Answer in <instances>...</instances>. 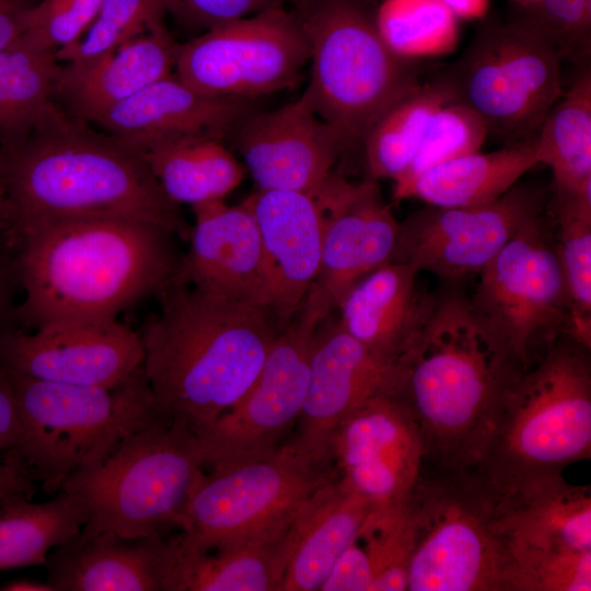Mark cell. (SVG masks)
<instances>
[{
  "mask_svg": "<svg viewBox=\"0 0 591 591\" xmlns=\"http://www.w3.org/2000/svg\"><path fill=\"white\" fill-rule=\"evenodd\" d=\"M8 237L24 293L16 327L28 331L117 320L174 281L183 256L175 234L131 219L59 221Z\"/></svg>",
  "mask_w": 591,
  "mask_h": 591,
  "instance_id": "obj_1",
  "label": "cell"
},
{
  "mask_svg": "<svg viewBox=\"0 0 591 591\" xmlns=\"http://www.w3.org/2000/svg\"><path fill=\"white\" fill-rule=\"evenodd\" d=\"M0 169L9 236L53 222L119 218L189 237L192 227L142 153L57 103L26 138L0 147Z\"/></svg>",
  "mask_w": 591,
  "mask_h": 591,
  "instance_id": "obj_2",
  "label": "cell"
},
{
  "mask_svg": "<svg viewBox=\"0 0 591 591\" xmlns=\"http://www.w3.org/2000/svg\"><path fill=\"white\" fill-rule=\"evenodd\" d=\"M140 331L160 415L196 438L247 392L280 326L265 309L172 281Z\"/></svg>",
  "mask_w": 591,
  "mask_h": 591,
  "instance_id": "obj_3",
  "label": "cell"
},
{
  "mask_svg": "<svg viewBox=\"0 0 591 591\" xmlns=\"http://www.w3.org/2000/svg\"><path fill=\"white\" fill-rule=\"evenodd\" d=\"M396 396L412 415L424 463L473 471L510 386L526 371L460 286L436 292L425 329L403 362Z\"/></svg>",
  "mask_w": 591,
  "mask_h": 591,
  "instance_id": "obj_4",
  "label": "cell"
},
{
  "mask_svg": "<svg viewBox=\"0 0 591 591\" xmlns=\"http://www.w3.org/2000/svg\"><path fill=\"white\" fill-rule=\"evenodd\" d=\"M590 455V347L561 334L507 391L474 472L498 496Z\"/></svg>",
  "mask_w": 591,
  "mask_h": 591,
  "instance_id": "obj_5",
  "label": "cell"
},
{
  "mask_svg": "<svg viewBox=\"0 0 591 591\" xmlns=\"http://www.w3.org/2000/svg\"><path fill=\"white\" fill-rule=\"evenodd\" d=\"M13 392L20 421L18 444L3 463L21 470L48 494L78 470L104 459L126 436L158 421L143 366L108 386H85L0 371Z\"/></svg>",
  "mask_w": 591,
  "mask_h": 591,
  "instance_id": "obj_6",
  "label": "cell"
},
{
  "mask_svg": "<svg viewBox=\"0 0 591 591\" xmlns=\"http://www.w3.org/2000/svg\"><path fill=\"white\" fill-rule=\"evenodd\" d=\"M379 0H289L310 46L301 97L338 136L361 144L394 103L421 84L410 60L395 55L375 23Z\"/></svg>",
  "mask_w": 591,
  "mask_h": 591,
  "instance_id": "obj_7",
  "label": "cell"
},
{
  "mask_svg": "<svg viewBox=\"0 0 591 591\" xmlns=\"http://www.w3.org/2000/svg\"><path fill=\"white\" fill-rule=\"evenodd\" d=\"M204 468L198 439L179 426L158 421L126 436L96 464L71 474L60 490L83 505L88 519L82 532L167 535L179 531Z\"/></svg>",
  "mask_w": 591,
  "mask_h": 591,
  "instance_id": "obj_8",
  "label": "cell"
},
{
  "mask_svg": "<svg viewBox=\"0 0 591 591\" xmlns=\"http://www.w3.org/2000/svg\"><path fill=\"white\" fill-rule=\"evenodd\" d=\"M405 507L412 543L407 591H500L496 495L474 471L421 475Z\"/></svg>",
  "mask_w": 591,
  "mask_h": 591,
  "instance_id": "obj_9",
  "label": "cell"
},
{
  "mask_svg": "<svg viewBox=\"0 0 591 591\" xmlns=\"http://www.w3.org/2000/svg\"><path fill=\"white\" fill-rule=\"evenodd\" d=\"M337 476L289 438L273 454L204 471L193 488L177 533L185 552H207L287 529L303 502Z\"/></svg>",
  "mask_w": 591,
  "mask_h": 591,
  "instance_id": "obj_10",
  "label": "cell"
},
{
  "mask_svg": "<svg viewBox=\"0 0 591 591\" xmlns=\"http://www.w3.org/2000/svg\"><path fill=\"white\" fill-rule=\"evenodd\" d=\"M560 58L525 18L479 28L441 79L453 102L478 114L507 143L537 134L563 94Z\"/></svg>",
  "mask_w": 591,
  "mask_h": 591,
  "instance_id": "obj_11",
  "label": "cell"
},
{
  "mask_svg": "<svg viewBox=\"0 0 591 591\" xmlns=\"http://www.w3.org/2000/svg\"><path fill=\"white\" fill-rule=\"evenodd\" d=\"M325 318L306 297L280 329L247 392L198 439L204 466L218 468L266 457L290 437L306 395L310 357Z\"/></svg>",
  "mask_w": 591,
  "mask_h": 591,
  "instance_id": "obj_12",
  "label": "cell"
},
{
  "mask_svg": "<svg viewBox=\"0 0 591 591\" xmlns=\"http://www.w3.org/2000/svg\"><path fill=\"white\" fill-rule=\"evenodd\" d=\"M309 61L306 36L281 5L178 45L174 73L207 96L254 100L294 85Z\"/></svg>",
  "mask_w": 591,
  "mask_h": 591,
  "instance_id": "obj_13",
  "label": "cell"
},
{
  "mask_svg": "<svg viewBox=\"0 0 591 591\" xmlns=\"http://www.w3.org/2000/svg\"><path fill=\"white\" fill-rule=\"evenodd\" d=\"M472 303L528 370L532 351L570 321L555 240L541 216L523 227L482 269Z\"/></svg>",
  "mask_w": 591,
  "mask_h": 591,
  "instance_id": "obj_14",
  "label": "cell"
},
{
  "mask_svg": "<svg viewBox=\"0 0 591 591\" xmlns=\"http://www.w3.org/2000/svg\"><path fill=\"white\" fill-rule=\"evenodd\" d=\"M543 189L514 185L497 199L466 207L428 205L399 222L395 260L461 286L482 269L526 224L543 216Z\"/></svg>",
  "mask_w": 591,
  "mask_h": 591,
  "instance_id": "obj_15",
  "label": "cell"
},
{
  "mask_svg": "<svg viewBox=\"0 0 591 591\" xmlns=\"http://www.w3.org/2000/svg\"><path fill=\"white\" fill-rule=\"evenodd\" d=\"M328 453L338 477L373 510L403 505L422 475L421 437L396 394L372 397L347 415Z\"/></svg>",
  "mask_w": 591,
  "mask_h": 591,
  "instance_id": "obj_16",
  "label": "cell"
},
{
  "mask_svg": "<svg viewBox=\"0 0 591 591\" xmlns=\"http://www.w3.org/2000/svg\"><path fill=\"white\" fill-rule=\"evenodd\" d=\"M315 198L323 209L322 253L308 296L328 316L358 281L395 260L399 222L371 177L351 183L334 172Z\"/></svg>",
  "mask_w": 591,
  "mask_h": 591,
  "instance_id": "obj_17",
  "label": "cell"
},
{
  "mask_svg": "<svg viewBox=\"0 0 591 591\" xmlns=\"http://www.w3.org/2000/svg\"><path fill=\"white\" fill-rule=\"evenodd\" d=\"M404 367L350 336L331 315L317 326L303 407L290 439L312 459L332 463L328 448L340 421L366 401L396 394Z\"/></svg>",
  "mask_w": 591,
  "mask_h": 591,
  "instance_id": "obj_18",
  "label": "cell"
},
{
  "mask_svg": "<svg viewBox=\"0 0 591 591\" xmlns=\"http://www.w3.org/2000/svg\"><path fill=\"white\" fill-rule=\"evenodd\" d=\"M140 332L117 320L0 333V371L85 386L121 382L143 366Z\"/></svg>",
  "mask_w": 591,
  "mask_h": 591,
  "instance_id": "obj_19",
  "label": "cell"
},
{
  "mask_svg": "<svg viewBox=\"0 0 591 591\" xmlns=\"http://www.w3.org/2000/svg\"><path fill=\"white\" fill-rule=\"evenodd\" d=\"M257 190L317 196L344 147L336 132L300 96L271 111L250 114L228 137Z\"/></svg>",
  "mask_w": 591,
  "mask_h": 591,
  "instance_id": "obj_20",
  "label": "cell"
},
{
  "mask_svg": "<svg viewBox=\"0 0 591 591\" xmlns=\"http://www.w3.org/2000/svg\"><path fill=\"white\" fill-rule=\"evenodd\" d=\"M193 211L189 248L175 280L269 312L262 239L247 205L213 200L193 206Z\"/></svg>",
  "mask_w": 591,
  "mask_h": 591,
  "instance_id": "obj_21",
  "label": "cell"
},
{
  "mask_svg": "<svg viewBox=\"0 0 591 591\" xmlns=\"http://www.w3.org/2000/svg\"><path fill=\"white\" fill-rule=\"evenodd\" d=\"M244 202L262 239L269 312L283 328L302 308L318 273L323 209L314 196L292 190H257Z\"/></svg>",
  "mask_w": 591,
  "mask_h": 591,
  "instance_id": "obj_22",
  "label": "cell"
},
{
  "mask_svg": "<svg viewBox=\"0 0 591 591\" xmlns=\"http://www.w3.org/2000/svg\"><path fill=\"white\" fill-rule=\"evenodd\" d=\"M177 533L129 537L80 530L47 555L54 591H166Z\"/></svg>",
  "mask_w": 591,
  "mask_h": 591,
  "instance_id": "obj_23",
  "label": "cell"
},
{
  "mask_svg": "<svg viewBox=\"0 0 591 591\" xmlns=\"http://www.w3.org/2000/svg\"><path fill=\"white\" fill-rule=\"evenodd\" d=\"M255 111L253 100L204 95L172 72L115 105L93 124L142 152L151 144L181 137L225 140Z\"/></svg>",
  "mask_w": 591,
  "mask_h": 591,
  "instance_id": "obj_24",
  "label": "cell"
},
{
  "mask_svg": "<svg viewBox=\"0 0 591 591\" xmlns=\"http://www.w3.org/2000/svg\"><path fill=\"white\" fill-rule=\"evenodd\" d=\"M417 268L393 260L358 281L337 311L340 326L374 354L403 366L431 314L436 292L418 288Z\"/></svg>",
  "mask_w": 591,
  "mask_h": 591,
  "instance_id": "obj_25",
  "label": "cell"
},
{
  "mask_svg": "<svg viewBox=\"0 0 591 591\" xmlns=\"http://www.w3.org/2000/svg\"><path fill=\"white\" fill-rule=\"evenodd\" d=\"M178 45L160 24L97 59L61 63L55 102L93 124L102 114L174 72Z\"/></svg>",
  "mask_w": 591,
  "mask_h": 591,
  "instance_id": "obj_26",
  "label": "cell"
},
{
  "mask_svg": "<svg viewBox=\"0 0 591 591\" xmlns=\"http://www.w3.org/2000/svg\"><path fill=\"white\" fill-rule=\"evenodd\" d=\"M496 520L503 548L591 552L590 485L561 473L530 478L496 496Z\"/></svg>",
  "mask_w": 591,
  "mask_h": 591,
  "instance_id": "obj_27",
  "label": "cell"
},
{
  "mask_svg": "<svg viewBox=\"0 0 591 591\" xmlns=\"http://www.w3.org/2000/svg\"><path fill=\"white\" fill-rule=\"evenodd\" d=\"M372 510L338 475L318 487L290 525V554L279 591H320Z\"/></svg>",
  "mask_w": 591,
  "mask_h": 591,
  "instance_id": "obj_28",
  "label": "cell"
},
{
  "mask_svg": "<svg viewBox=\"0 0 591 591\" xmlns=\"http://www.w3.org/2000/svg\"><path fill=\"white\" fill-rule=\"evenodd\" d=\"M538 163L536 135L493 152H472L420 174L398 200L418 198L436 207H466L497 199Z\"/></svg>",
  "mask_w": 591,
  "mask_h": 591,
  "instance_id": "obj_29",
  "label": "cell"
},
{
  "mask_svg": "<svg viewBox=\"0 0 591 591\" xmlns=\"http://www.w3.org/2000/svg\"><path fill=\"white\" fill-rule=\"evenodd\" d=\"M290 525L268 536L207 552H185L177 540L166 591H279L290 554Z\"/></svg>",
  "mask_w": 591,
  "mask_h": 591,
  "instance_id": "obj_30",
  "label": "cell"
},
{
  "mask_svg": "<svg viewBox=\"0 0 591 591\" xmlns=\"http://www.w3.org/2000/svg\"><path fill=\"white\" fill-rule=\"evenodd\" d=\"M142 155L164 194L177 206L224 200L244 178L225 140L211 136L167 139Z\"/></svg>",
  "mask_w": 591,
  "mask_h": 591,
  "instance_id": "obj_31",
  "label": "cell"
},
{
  "mask_svg": "<svg viewBox=\"0 0 591 591\" xmlns=\"http://www.w3.org/2000/svg\"><path fill=\"white\" fill-rule=\"evenodd\" d=\"M14 494L0 500V571L39 566L55 547L76 535L88 515L81 501L67 491L44 502Z\"/></svg>",
  "mask_w": 591,
  "mask_h": 591,
  "instance_id": "obj_32",
  "label": "cell"
},
{
  "mask_svg": "<svg viewBox=\"0 0 591 591\" xmlns=\"http://www.w3.org/2000/svg\"><path fill=\"white\" fill-rule=\"evenodd\" d=\"M61 62L23 35L0 50V147L26 138L56 106Z\"/></svg>",
  "mask_w": 591,
  "mask_h": 591,
  "instance_id": "obj_33",
  "label": "cell"
},
{
  "mask_svg": "<svg viewBox=\"0 0 591 591\" xmlns=\"http://www.w3.org/2000/svg\"><path fill=\"white\" fill-rule=\"evenodd\" d=\"M538 163L552 170L557 195L591 182V71L583 66L536 134Z\"/></svg>",
  "mask_w": 591,
  "mask_h": 591,
  "instance_id": "obj_34",
  "label": "cell"
},
{
  "mask_svg": "<svg viewBox=\"0 0 591 591\" xmlns=\"http://www.w3.org/2000/svg\"><path fill=\"white\" fill-rule=\"evenodd\" d=\"M453 102L441 79L420 85L386 109L362 140L369 177L396 179L414 159L431 115Z\"/></svg>",
  "mask_w": 591,
  "mask_h": 591,
  "instance_id": "obj_35",
  "label": "cell"
},
{
  "mask_svg": "<svg viewBox=\"0 0 591 591\" xmlns=\"http://www.w3.org/2000/svg\"><path fill=\"white\" fill-rule=\"evenodd\" d=\"M556 243L568 301L569 335L591 348V182L557 195Z\"/></svg>",
  "mask_w": 591,
  "mask_h": 591,
  "instance_id": "obj_36",
  "label": "cell"
},
{
  "mask_svg": "<svg viewBox=\"0 0 591 591\" xmlns=\"http://www.w3.org/2000/svg\"><path fill=\"white\" fill-rule=\"evenodd\" d=\"M375 23L385 45L408 60L449 53L457 42L456 16L440 0H379Z\"/></svg>",
  "mask_w": 591,
  "mask_h": 591,
  "instance_id": "obj_37",
  "label": "cell"
},
{
  "mask_svg": "<svg viewBox=\"0 0 591 591\" xmlns=\"http://www.w3.org/2000/svg\"><path fill=\"white\" fill-rule=\"evenodd\" d=\"M488 134L484 119L470 107L456 102L439 107L431 115L410 164L394 179V199L398 200L427 170L478 151Z\"/></svg>",
  "mask_w": 591,
  "mask_h": 591,
  "instance_id": "obj_38",
  "label": "cell"
},
{
  "mask_svg": "<svg viewBox=\"0 0 591 591\" xmlns=\"http://www.w3.org/2000/svg\"><path fill=\"white\" fill-rule=\"evenodd\" d=\"M163 0H103L80 39L55 51L60 62H83L107 55L132 38L164 24Z\"/></svg>",
  "mask_w": 591,
  "mask_h": 591,
  "instance_id": "obj_39",
  "label": "cell"
},
{
  "mask_svg": "<svg viewBox=\"0 0 591 591\" xmlns=\"http://www.w3.org/2000/svg\"><path fill=\"white\" fill-rule=\"evenodd\" d=\"M591 552L505 548L500 591H590Z\"/></svg>",
  "mask_w": 591,
  "mask_h": 591,
  "instance_id": "obj_40",
  "label": "cell"
},
{
  "mask_svg": "<svg viewBox=\"0 0 591 591\" xmlns=\"http://www.w3.org/2000/svg\"><path fill=\"white\" fill-rule=\"evenodd\" d=\"M357 540L371 567V591H407L412 543L405 502L372 510L357 533Z\"/></svg>",
  "mask_w": 591,
  "mask_h": 591,
  "instance_id": "obj_41",
  "label": "cell"
},
{
  "mask_svg": "<svg viewBox=\"0 0 591 591\" xmlns=\"http://www.w3.org/2000/svg\"><path fill=\"white\" fill-rule=\"evenodd\" d=\"M560 59L586 66L591 50V0H540L523 10Z\"/></svg>",
  "mask_w": 591,
  "mask_h": 591,
  "instance_id": "obj_42",
  "label": "cell"
},
{
  "mask_svg": "<svg viewBox=\"0 0 591 591\" xmlns=\"http://www.w3.org/2000/svg\"><path fill=\"white\" fill-rule=\"evenodd\" d=\"M103 0H40L25 14L23 36L33 44L57 50L82 37Z\"/></svg>",
  "mask_w": 591,
  "mask_h": 591,
  "instance_id": "obj_43",
  "label": "cell"
},
{
  "mask_svg": "<svg viewBox=\"0 0 591 591\" xmlns=\"http://www.w3.org/2000/svg\"><path fill=\"white\" fill-rule=\"evenodd\" d=\"M171 13L187 26L204 31L253 15L289 0H163Z\"/></svg>",
  "mask_w": 591,
  "mask_h": 591,
  "instance_id": "obj_44",
  "label": "cell"
},
{
  "mask_svg": "<svg viewBox=\"0 0 591 591\" xmlns=\"http://www.w3.org/2000/svg\"><path fill=\"white\" fill-rule=\"evenodd\" d=\"M373 576L357 535L336 560L320 591H371Z\"/></svg>",
  "mask_w": 591,
  "mask_h": 591,
  "instance_id": "obj_45",
  "label": "cell"
},
{
  "mask_svg": "<svg viewBox=\"0 0 591 591\" xmlns=\"http://www.w3.org/2000/svg\"><path fill=\"white\" fill-rule=\"evenodd\" d=\"M22 290L16 255L3 229H0V333L16 327V293Z\"/></svg>",
  "mask_w": 591,
  "mask_h": 591,
  "instance_id": "obj_46",
  "label": "cell"
},
{
  "mask_svg": "<svg viewBox=\"0 0 591 591\" xmlns=\"http://www.w3.org/2000/svg\"><path fill=\"white\" fill-rule=\"evenodd\" d=\"M20 438V421L15 398L5 376L0 372V472L8 465L3 455L13 449Z\"/></svg>",
  "mask_w": 591,
  "mask_h": 591,
  "instance_id": "obj_47",
  "label": "cell"
},
{
  "mask_svg": "<svg viewBox=\"0 0 591 591\" xmlns=\"http://www.w3.org/2000/svg\"><path fill=\"white\" fill-rule=\"evenodd\" d=\"M33 0H0V50L24 32L25 14Z\"/></svg>",
  "mask_w": 591,
  "mask_h": 591,
  "instance_id": "obj_48",
  "label": "cell"
},
{
  "mask_svg": "<svg viewBox=\"0 0 591 591\" xmlns=\"http://www.w3.org/2000/svg\"><path fill=\"white\" fill-rule=\"evenodd\" d=\"M7 465L8 468L0 472V500L14 494L31 497L37 490L35 482L14 465Z\"/></svg>",
  "mask_w": 591,
  "mask_h": 591,
  "instance_id": "obj_49",
  "label": "cell"
},
{
  "mask_svg": "<svg viewBox=\"0 0 591 591\" xmlns=\"http://www.w3.org/2000/svg\"><path fill=\"white\" fill-rule=\"evenodd\" d=\"M456 18L472 20L483 18L489 0H440Z\"/></svg>",
  "mask_w": 591,
  "mask_h": 591,
  "instance_id": "obj_50",
  "label": "cell"
},
{
  "mask_svg": "<svg viewBox=\"0 0 591 591\" xmlns=\"http://www.w3.org/2000/svg\"><path fill=\"white\" fill-rule=\"evenodd\" d=\"M0 591H54L47 581L21 578L0 586Z\"/></svg>",
  "mask_w": 591,
  "mask_h": 591,
  "instance_id": "obj_51",
  "label": "cell"
},
{
  "mask_svg": "<svg viewBox=\"0 0 591 591\" xmlns=\"http://www.w3.org/2000/svg\"><path fill=\"white\" fill-rule=\"evenodd\" d=\"M0 213L7 218V221H9V207H8V202H7V197H5V190H4L1 169H0ZM7 225H8V223H7Z\"/></svg>",
  "mask_w": 591,
  "mask_h": 591,
  "instance_id": "obj_52",
  "label": "cell"
},
{
  "mask_svg": "<svg viewBox=\"0 0 591 591\" xmlns=\"http://www.w3.org/2000/svg\"><path fill=\"white\" fill-rule=\"evenodd\" d=\"M540 0H514V2L520 5L522 10H526L534 4H536Z\"/></svg>",
  "mask_w": 591,
  "mask_h": 591,
  "instance_id": "obj_53",
  "label": "cell"
},
{
  "mask_svg": "<svg viewBox=\"0 0 591 591\" xmlns=\"http://www.w3.org/2000/svg\"><path fill=\"white\" fill-rule=\"evenodd\" d=\"M7 223V218L0 213V229H5Z\"/></svg>",
  "mask_w": 591,
  "mask_h": 591,
  "instance_id": "obj_54",
  "label": "cell"
}]
</instances>
